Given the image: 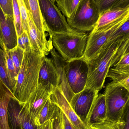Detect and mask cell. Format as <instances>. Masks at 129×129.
Listing matches in <instances>:
<instances>
[{
	"label": "cell",
	"mask_w": 129,
	"mask_h": 129,
	"mask_svg": "<svg viewBox=\"0 0 129 129\" xmlns=\"http://www.w3.org/2000/svg\"><path fill=\"white\" fill-rule=\"evenodd\" d=\"M44 56L32 49L29 52H25L13 94L20 103H25L38 88L39 71Z\"/></svg>",
	"instance_id": "cell-1"
},
{
	"label": "cell",
	"mask_w": 129,
	"mask_h": 129,
	"mask_svg": "<svg viewBox=\"0 0 129 129\" xmlns=\"http://www.w3.org/2000/svg\"><path fill=\"white\" fill-rule=\"evenodd\" d=\"M128 35L109 41L98 54L88 62V72L85 88L99 91L102 89L109 70L112 67L113 59Z\"/></svg>",
	"instance_id": "cell-2"
},
{
	"label": "cell",
	"mask_w": 129,
	"mask_h": 129,
	"mask_svg": "<svg viewBox=\"0 0 129 129\" xmlns=\"http://www.w3.org/2000/svg\"><path fill=\"white\" fill-rule=\"evenodd\" d=\"M88 35L78 31L72 33H52L53 46L64 61L82 59L86 48Z\"/></svg>",
	"instance_id": "cell-3"
},
{
	"label": "cell",
	"mask_w": 129,
	"mask_h": 129,
	"mask_svg": "<svg viewBox=\"0 0 129 129\" xmlns=\"http://www.w3.org/2000/svg\"><path fill=\"white\" fill-rule=\"evenodd\" d=\"M104 94L107 107V120H123L129 102V92L123 86L112 81L107 84Z\"/></svg>",
	"instance_id": "cell-4"
},
{
	"label": "cell",
	"mask_w": 129,
	"mask_h": 129,
	"mask_svg": "<svg viewBox=\"0 0 129 129\" xmlns=\"http://www.w3.org/2000/svg\"><path fill=\"white\" fill-rule=\"evenodd\" d=\"M101 12L94 0H81L67 21L73 29L82 32L91 31L98 21Z\"/></svg>",
	"instance_id": "cell-5"
},
{
	"label": "cell",
	"mask_w": 129,
	"mask_h": 129,
	"mask_svg": "<svg viewBox=\"0 0 129 129\" xmlns=\"http://www.w3.org/2000/svg\"><path fill=\"white\" fill-rule=\"evenodd\" d=\"M41 14L50 36L52 33H72L73 29L59 9L54 0H38Z\"/></svg>",
	"instance_id": "cell-6"
},
{
	"label": "cell",
	"mask_w": 129,
	"mask_h": 129,
	"mask_svg": "<svg viewBox=\"0 0 129 129\" xmlns=\"http://www.w3.org/2000/svg\"><path fill=\"white\" fill-rule=\"evenodd\" d=\"M129 18V13L112 24L98 30L90 32L88 36L85 53L82 59L87 63L94 59L109 41L111 36Z\"/></svg>",
	"instance_id": "cell-7"
},
{
	"label": "cell",
	"mask_w": 129,
	"mask_h": 129,
	"mask_svg": "<svg viewBox=\"0 0 129 129\" xmlns=\"http://www.w3.org/2000/svg\"><path fill=\"white\" fill-rule=\"evenodd\" d=\"M64 70L69 86L74 94L85 88L88 77V63L82 59L66 62Z\"/></svg>",
	"instance_id": "cell-8"
},
{
	"label": "cell",
	"mask_w": 129,
	"mask_h": 129,
	"mask_svg": "<svg viewBox=\"0 0 129 129\" xmlns=\"http://www.w3.org/2000/svg\"><path fill=\"white\" fill-rule=\"evenodd\" d=\"M8 115L10 129H38L35 121L24 108L23 104L20 103L14 97L10 99Z\"/></svg>",
	"instance_id": "cell-9"
},
{
	"label": "cell",
	"mask_w": 129,
	"mask_h": 129,
	"mask_svg": "<svg viewBox=\"0 0 129 129\" xmlns=\"http://www.w3.org/2000/svg\"><path fill=\"white\" fill-rule=\"evenodd\" d=\"M99 91L85 88L82 91L75 94L70 102L72 109L85 124L88 114L99 94Z\"/></svg>",
	"instance_id": "cell-10"
},
{
	"label": "cell",
	"mask_w": 129,
	"mask_h": 129,
	"mask_svg": "<svg viewBox=\"0 0 129 129\" xmlns=\"http://www.w3.org/2000/svg\"><path fill=\"white\" fill-rule=\"evenodd\" d=\"M29 37L33 50L40 52L43 56L48 55L53 48L51 39L48 40L45 33L41 32L35 25L29 11H27Z\"/></svg>",
	"instance_id": "cell-11"
},
{
	"label": "cell",
	"mask_w": 129,
	"mask_h": 129,
	"mask_svg": "<svg viewBox=\"0 0 129 129\" xmlns=\"http://www.w3.org/2000/svg\"><path fill=\"white\" fill-rule=\"evenodd\" d=\"M50 98L63 112L74 129H91L79 118L58 87H54Z\"/></svg>",
	"instance_id": "cell-12"
},
{
	"label": "cell",
	"mask_w": 129,
	"mask_h": 129,
	"mask_svg": "<svg viewBox=\"0 0 129 129\" xmlns=\"http://www.w3.org/2000/svg\"><path fill=\"white\" fill-rule=\"evenodd\" d=\"M53 88L38 87L28 101L23 104L25 110L34 121L50 98Z\"/></svg>",
	"instance_id": "cell-13"
},
{
	"label": "cell",
	"mask_w": 129,
	"mask_h": 129,
	"mask_svg": "<svg viewBox=\"0 0 129 129\" xmlns=\"http://www.w3.org/2000/svg\"><path fill=\"white\" fill-rule=\"evenodd\" d=\"M0 24L3 42L6 50H10L17 46L18 36L13 17L5 14L1 7Z\"/></svg>",
	"instance_id": "cell-14"
},
{
	"label": "cell",
	"mask_w": 129,
	"mask_h": 129,
	"mask_svg": "<svg viewBox=\"0 0 129 129\" xmlns=\"http://www.w3.org/2000/svg\"><path fill=\"white\" fill-rule=\"evenodd\" d=\"M57 72L52 59L44 56L39 71L38 87H57Z\"/></svg>",
	"instance_id": "cell-15"
},
{
	"label": "cell",
	"mask_w": 129,
	"mask_h": 129,
	"mask_svg": "<svg viewBox=\"0 0 129 129\" xmlns=\"http://www.w3.org/2000/svg\"><path fill=\"white\" fill-rule=\"evenodd\" d=\"M51 56L57 72L58 77L57 87L63 94L68 102H70L71 99L75 94L71 90L68 84L64 70V65L66 61H64L54 48L50 52Z\"/></svg>",
	"instance_id": "cell-16"
},
{
	"label": "cell",
	"mask_w": 129,
	"mask_h": 129,
	"mask_svg": "<svg viewBox=\"0 0 129 129\" xmlns=\"http://www.w3.org/2000/svg\"><path fill=\"white\" fill-rule=\"evenodd\" d=\"M107 119V107L104 94H99L93 103L86 120L89 126L104 122Z\"/></svg>",
	"instance_id": "cell-17"
},
{
	"label": "cell",
	"mask_w": 129,
	"mask_h": 129,
	"mask_svg": "<svg viewBox=\"0 0 129 129\" xmlns=\"http://www.w3.org/2000/svg\"><path fill=\"white\" fill-rule=\"evenodd\" d=\"M129 13V5L122 8H112L101 13L93 30L96 31L117 21Z\"/></svg>",
	"instance_id": "cell-18"
},
{
	"label": "cell",
	"mask_w": 129,
	"mask_h": 129,
	"mask_svg": "<svg viewBox=\"0 0 129 129\" xmlns=\"http://www.w3.org/2000/svg\"><path fill=\"white\" fill-rule=\"evenodd\" d=\"M13 97V93L0 79V129H10L8 107L10 99Z\"/></svg>",
	"instance_id": "cell-19"
},
{
	"label": "cell",
	"mask_w": 129,
	"mask_h": 129,
	"mask_svg": "<svg viewBox=\"0 0 129 129\" xmlns=\"http://www.w3.org/2000/svg\"><path fill=\"white\" fill-rule=\"evenodd\" d=\"M58 107L53 103L50 98L35 119V124L39 126L48 120L54 118Z\"/></svg>",
	"instance_id": "cell-20"
},
{
	"label": "cell",
	"mask_w": 129,
	"mask_h": 129,
	"mask_svg": "<svg viewBox=\"0 0 129 129\" xmlns=\"http://www.w3.org/2000/svg\"><path fill=\"white\" fill-rule=\"evenodd\" d=\"M28 8L31 14L33 22L37 28L42 32H48L41 14L38 0H27Z\"/></svg>",
	"instance_id": "cell-21"
},
{
	"label": "cell",
	"mask_w": 129,
	"mask_h": 129,
	"mask_svg": "<svg viewBox=\"0 0 129 129\" xmlns=\"http://www.w3.org/2000/svg\"><path fill=\"white\" fill-rule=\"evenodd\" d=\"M57 7L64 17L69 18L78 7L81 0H54Z\"/></svg>",
	"instance_id": "cell-22"
},
{
	"label": "cell",
	"mask_w": 129,
	"mask_h": 129,
	"mask_svg": "<svg viewBox=\"0 0 129 129\" xmlns=\"http://www.w3.org/2000/svg\"><path fill=\"white\" fill-rule=\"evenodd\" d=\"M107 77L117 83L126 89L129 92V70L118 71L110 68Z\"/></svg>",
	"instance_id": "cell-23"
},
{
	"label": "cell",
	"mask_w": 129,
	"mask_h": 129,
	"mask_svg": "<svg viewBox=\"0 0 129 129\" xmlns=\"http://www.w3.org/2000/svg\"><path fill=\"white\" fill-rule=\"evenodd\" d=\"M0 79L13 94L14 88L8 75L4 51L0 47Z\"/></svg>",
	"instance_id": "cell-24"
},
{
	"label": "cell",
	"mask_w": 129,
	"mask_h": 129,
	"mask_svg": "<svg viewBox=\"0 0 129 129\" xmlns=\"http://www.w3.org/2000/svg\"><path fill=\"white\" fill-rule=\"evenodd\" d=\"M124 120L120 121H112L106 120L104 122L89 126L91 129H123L125 125Z\"/></svg>",
	"instance_id": "cell-25"
},
{
	"label": "cell",
	"mask_w": 129,
	"mask_h": 129,
	"mask_svg": "<svg viewBox=\"0 0 129 129\" xmlns=\"http://www.w3.org/2000/svg\"><path fill=\"white\" fill-rule=\"evenodd\" d=\"M10 51L16 69V73L18 76L24 58L25 51L17 46L10 50Z\"/></svg>",
	"instance_id": "cell-26"
},
{
	"label": "cell",
	"mask_w": 129,
	"mask_h": 129,
	"mask_svg": "<svg viewBox=\"0 0 129 129\" xmlns=\"http://www.w3.org/2000/svg\"><path fill=\"white\" fill-rule=\"evenodd\" d=\"M4 52L5 53L6 63H7V68L8 75L11 81L13 84V86H14L15 89L18 76L16 73V69L11 58L10 50H6Z\"/></svg>",
	"instance_id": "cell-27"
},
{
	"label": "cell",
	"mask_w": 129,
	"mask_h": 129,
	"mask_svg": "<svg viewBox=\"0 0 129 129\" xmlns=\"http://www.w3.org/2000/svg\"><path fill=\"white\" fill-rule=\"evenodd\" d=\"M13 12L14 25L17 36H20L23 32L20 10L17 0H13Z\"/></svg>",
	"instance_id": "cell-28"
},
{
	"label": "cell",
	"mask_w": 129,
	"mask_h": 129,
	"mask_svg": "<svg viewBox=\"0 0 129 129\" xmlns=\"http://www.w3.org/2000/svg\"><path fill=\"white\" fill-rule=\"evenodd\" d=\"M18 6L20 10L22 19V25L23 30L28 32V8L27 0H17Z\"/></svg>",
	"instance_id": "cell-29"
},
{
	"label": "cell",
	"mask_w": 129,
	"mask_h": 129,
	"mask_svg": "<svg viewBox=\"0 0 129 129\" xmlns=\"http://www.w3.org/2000/svg\"><path fill=\"white\" fill-rule=\"evenodd\" d=\"M17 47L23 49L25 52H29L32 49L28 34L23 30L22 35L18 37Z\"/></svg>",
	"instance_id": "cell-30"
},
{
	"label": "cell",
	"mask_w": 129,
	"mask_h": 129,
	"mask_svg": "<svg viewBox=\"0 0 129 129\" xmlns=\"http://www.w3.org/2000/svg\"><path fill=\"white\" fill-rule=\"evenodd\" d=\"M111 68L118 71L129 70V50Z\"/></svg>",
	"instance_id": "cell-31"
},
{
	"label": "cell",
	"mask_w": 129,
	"mask_h": 129,
	"mask_svg": "<svg viewBox=\"0 0 129 129\" xmlns=\"http://www.w3.org/2000/svg\"><path fill=\"white\" fill-rule=\"evenodd\" d=\"M129 34V18L111 36L109 41L123 37Z\"/></svg>",
	"instance_id": "cell-32"
},
{
	"label": "cell",
	"mask_w": 129,
	"mask_h": 129,
	"mask_svg": "<svg viewBox=\"0 0 129 129\" xmlns=\"http://www.w3.org/2000/svg\"><path fill=\"white\" fill-rule=\"evenodd\" d=\"M101 13L112 8L119 0H94Z\"/></svg>",
	"instance_id": "cell-33"
},
{
	"label": "cell",
	"mask_w": 129,
	"mask_h": 129,
	"mask_svg": "<svg viewBox=\"0 0 129 129\" xmlns=\"http://www.w3.org/2000/svg\"><path fill=\"white\" fill-rule=\"evenodd\" d=\"M0 7L5 14L13 17V0H0Z\"/></svg>",
	"instance_id": "cell-34"
},
{
	"label": "cell",
	"mask_w": 129,
	"mask_h": 129,
	"mask_svg": "<svg viewBox=\"0 0 129 129\" xmlns=\"http://www.w3.org/2000/svg\"><path fill=\"white\" fill-rule=\"evenodd\" d=\"M62 111L58 108L53 121V129H64Z\"/></svg>",
	"instance_id": "cell-35"
},
{
	"label": "cell",
	"mask_w": 129,
	"mask_h": 129,
	"mask_svg": "<svg viewBox=\"0 0 129 129\" xmlns=\"http://www.w3.org/2000/svg\"><path fill=\"white\" fill-rule=\"evenodd\" d=\"M53 119L48 120L41 125L38 126V129H53Z\"/></svg>",
	"instance_id": "cell-36"
},
{
	"label": "cell",
	"mask_w": 129,
	"mask_h": 129,
	"mask_svg": "<svg viewBox=\"0 0 129 129\" xmlns=\"http://www.w3.org/2000/svg\"><path fill=\"white\" fill-rule=\"evenodd\" d=\"M129 5V0H119L112 8L124 7Z\"/></svg>",
	"instance_id": "cell-37"
},
{
	"label": "cell",
	"mask_w": 129,
	"mask_h": 129,
	"mask_svg": "<svg viewBox=\"0 0 129 129\" xmlns=\"http://www.w3.org/2000/svg\"><path fill=\"white\" fill-rule=\"evenodd\" d=\"M63 118L64 122V129H74L72 125L70 123L68 120L62 112Z\"/></svg>",
	"instance_id": "cell-38"
},
{
	"label": "cell",
	"mask_w": 129,
	"mask_h": 129,
	"mask_svg": "<svg viewBox=\"0 0 129 129\" xmlns=\"http://www.w3.org/2000/svg\"><path fill=\"white\" fill-rule=\"evenodd\" d=\"M123 120H125V125L123 129H129V116L126 114H125Z\"/></svg>",
	"instance_id": "cell-39"
},
{
	"label": "cell",
	"mask_w": 129,
	"mask_h": 129,
	"mask_svg": "<svg viewBox=\"0 0 129 129\" xmlns=\"http://www.w3.org/2000/svg\"><path fill=\"white\" fill-rule=\"evenodd\" d=\"M0 47L2 49L5 51L6 50L5 46L3 42L2 39V34L1 29V24H0Z\"/></svg>",
	"instance_id": "cell-40"
},
{
	"label": "cell",
	"mask_w": 129,
	"mask_h": 129,
	"mask_svg": "<svg viewBox=\"0 0 129 129\" xmlns=\"http://www.w3.org/2000/svg\"><path fill=\"white\" fill-rule=\"evenodd\" d=\"M125 113L127 114L129 116V102L128 105H127V107H126V110Z\"/></svg>",
	"instance_id": "cell-41"
}]
</instances>
